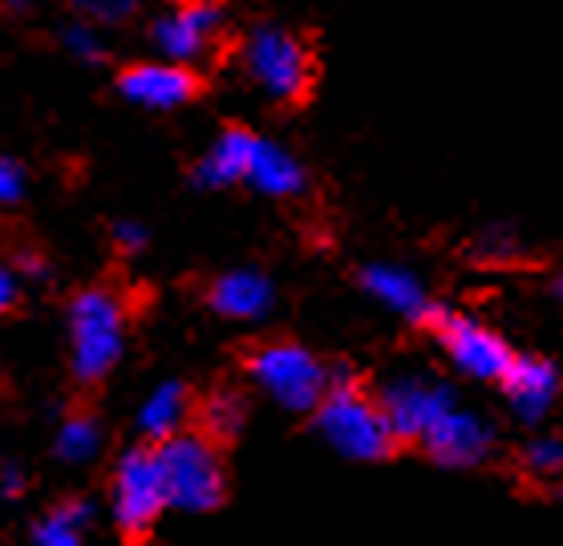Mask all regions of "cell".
<instances>
[{
	"label": "cell",
	"instance_id": "8992f818",
	"mask_svg": "<svg viewBox=\"0 0 563 546\" xmlns=\"http://www.w3.org/2000/svg\"><path fill=\"white\" fill-rule=\"evenodd\" d=\"M110 506H114L118 531L130 538L151 534V526L163 519L167 510V486L158 470V454L151 445H134L126 449L114 466V482H110Z\"/></svg>",
	"mask_w": 563,
	"mask_h": 546
},
{
	"label": "cell",
	"instance_id": "f546056e",
	"mask_svg": "<svg viewBox=\"0 0 563 546\" xmlns=\"http://www.w3.org/2000/svg\"><path fill=\"white\" fill-rule=\"evenodd\" d=\"M4 9H13V13H21V9H29V0H0Z\"/></svg>",
	"mask_w": 563,
	"mask_h": 546
},
{
	"label": "cell",
	"instance_id": "83f0119b",
	"mask_svg": "<svg viewBox=\"0 0 563 546\" xmlns=\"http://www.w3.org/2000/svg\"><path fill=\"white\" fill-rule=\"evenodd\" d=\"M16 276H21V280H45V276H49V264H45L37 252H25L16 259Z\"/></svg>",
	"mask_w": 563,
	"mask_h": 546
},
{
	"label": "cell",
	"instance_id": "ffe728a7",
	"mask_svg": "<svg viewBox=\"0 0 563 546\" xmlns=\"http://www.w3.org/2000/svg\"><path fill=\"white\" fill-rule=\"evenodd\" d=\"M240 421H244V401L235 393H216L207 397L203 405V433L207 437H231V433L240 430Z\"/></svg>",
	"mask_w": 563,
	"mask_h": 546
},
{
	"label": "cell",
	"instance_id": "8fae6325",
	"mask_svg": "<svg viewBox=\"0 0 563 546\" xmlns=\"http://www.w3.org/2000/svg\"><path fill=\"white\" fill-rule=\"evenodd\" d=\"M118 93L130 105L142 110H179L199 93V77L191 74V65L175 62H139L118 74Z\"/></svg>",
	"mask_w": 563,
	"mask_h": 546
},
{
	"label": "cell",
	"instance_id": "7c38bea8",
	"mask_svg": "<svg viewBox=\"0 0 563 546\" xmlns=\"http://www.w3.org/2000/svg\"><path fill=\"white\" fill-rule=\"evenodd\" d=\"M503 397L519 421H539L548 417L555 397H560V369L543 360V356H515L511 369L503 372Z\"/></svg>",
	"mask_w": 563,
	"mask_h": 546
},
{
	"label": "cell",
	"instance_id": "3957f363",
	"mask_svg": "<svg viewBox=\"0 0 563 546\" xmlns=\"http://www.w3.org/2000/svg\"><path fill=\"white\" fill-rule=\"evenodd\" d=\"M158 470L167 486V506L187 514H207L228 494V470L219 458V442L207 433H175L167 442L154 445Z\"/></svg>",
	"mask_w": 563,
	"mask_h": 546
},
{
	"label": "cell",
	"instance_id": "277c9868",
	"mask_svg": "<svg viewBox=\"0 0 563 546\" xmlns=\"http://www.w3.org/2000/svg\"><path fill=\"white\" fill-rule=\"evenodd\" d=\"M247 372L260 393L288 413H312L320 397L329 393V369L296 341H272L256 348L247 360Z\"/></svg>",
	"mask_w": 563,
	"mask_h": 546
},
{
	"label": "cell",
	"instance_id": "e0dca14e",
	"mask_svg": "<svg viewBox=\"0 0 563 546\" xmlns=\"http://www.w3.org/2000/svg\"><path fill=\"white\" fill-rule=\"evenodd\" d=\"M191 413V401H187V385L183 381H163L158 389H151V397L142 401L139 409V430L151 437L154 445L183 433V421Z\"/></svg>",
	"mask_w": 563,
	"mask_h": 546
},
{
	"label": "cell",
	"instance_id": "4dcf8cb0",
	"mask_svg": "<svg viewBox=\"0 0 563 546\" xmlns=\"http://www.w3.org/2000/svg\"><path fill=\"white\" fill-rule=\"evenodd\" d=\"M551 292H555V300H560V304H563V271H560V276H555V288H551Z\"/></svg>",
	"mask_w": 563,
	"mask_h": 546
},
{
	"label": "cell",
	"instance_id": "484cf974",
	"mask_svg": "<svg viewBox=\"0 0 563 546\" xmlns=\"http://www.w3.org/2000/svg\"><path fill=\"white\" fill-rule=\"evenodd\" d=\"M114 247H118V252H126V255L142 252V247H146V227H142V223H134V219H126V223H114Z\"/></svg>",
	"mask_w": 563,
	"mask_h": 546
},
{
	"label": "cell",
	"instance_id": "44dd1931",
	"mask_svg": "<svg viewBox=\"0 0 563 546\" xmlns=\"http://www.w3.org/2000/svg\"><path fill=\"white\" fill-rule=\"evenodd\" d=\"M523 470L531 473V478H563V437L548 433V437L527 442Z\"/></svg>",
	"mask_w": 563,
	"mask_h": 546
},
{
	"label": "cell",
	"instance_id": "2e32d148",
	"mask_svg": "<svg viewBox=\"0 0 563 546\" xmlns=\"http://www.w3.org/2000/svg\"><path fill=\"white\" fill-rule=\"evenodd\" d=\"M305 166H300V158L292 151H284V146H276L268 138H256L244 182H252L268 199H292V194L305 191Z\"/></svg>",
	"mask_w": 563,
	"mask_h": 546
},
{
	"label": "cell",
	"instance_id": "ba28073f",
	"mask_svg": "<svg viewBox=\"0 0 563 546\" xmlns=\"http://www.w3.org/2000/svg\"><path fill=\"white\" fill-rule=\"evenodd\" d=\"M377 405H382L394 442H422V433L459 401H454V389L430 372H397L385 381Z\"/></svg>",
	"mask_w": 563,
	"mask_h": 546
},
{
	"label": "cell",
	"instance_id": "7402d4cb",
	"mask_svg": "<svg viewBox=\"0 0 563 546\" xmlns=\"http://www.w3.org/2000/svg\"><path fill=\"white\" fill-rule=\"evenodd\" d=\"M62 49L74 53L77 62H102L106 41H102V33H98V25H90V21H74V25L62 29Z\"/></svg>",
	"mask_w": 563,
	"mask_h": 546
},
{
	"label": "cell",
	"instance_id": "52a82bcc",
	"mask_svg": "<svg viewBox=\"0 0 563 546\" xmlns=\"http://www.w3.org/2000/svg\"><path fill=\"white\" fill-rule=\"evenodd\" d=\"M430 320H434L442 353H446V360L462 372V377L499 385L503 372L511 369L515 353L507 348V341H503L499 332L487 328L483 320L462 316V312H438V308Z\"/></svg>",
	"mask_w": 563,
	"mask_h": 546
},
{
	"label": "cell",
	"instance_id": "9c48e42d",
	"mask_svg": "<svg viewBox=\"0 0 563 546\" xmlns=\"http://www.w3.org/2000/svg\"><path fill=\"white\" fill-rule=\"evenodd\" d=\"M223 29H228V4L223 0H179L175 9H167L154 21L151 37L154 49L167 62L191 65L216 45Z\"/></svg>",
	"mask_w": 563,
	"mask_h": 546
},
{
	"label": "cell",
	"instance_id": "5b68a950",
	"mask_svg": "<svg viewBox=\"0 0 563 546\" xmlns=\"http://www.w3.org/2000/svg\"><path fill=\"white\" fill-rule=\"evenodd\" d=\"M244 74L268 102H300L312 86V53L292 29L260 25L244 41Z\"/></svg>",
	"mask_w": 563,
	"mask_h": 546
},
{
	"label": "cell",
	"instance_id": "f1b7e54d",
	"mask_svg": "<svg viewBox=\"0 0 563 546\" xmlns=\"http://www.w3.org/2000/svg\"><path fill=\"white\" fill-rule=\"evenodd\" d=\"M0 490H4L9 498H16L21 490H25V473L16 470V466H4V470H0Z\"/></svg>",
	"mask_w": 563,
	"mask_h": 546
},
{
	"label": "cell",
	"instance_id": "603a6c76",
	"mask_svg": "<svg viewBox=\"0 0 563 546\" xmlns=\"http://www.w3.org/2000/svg\"><path fill=\"white\" fill-rule=\"evenodd\" d=\"M69 4L90 25H114V21H126L134 13V0H69Z\"/></svg>",
	"mask_w": 563,
	"mask_h": 546
},
{
	"label": "cell",
	"instance_id": "6da1fadb",
	"mask_svg": "<svg viewBox=\"0 0 563 546\" xmlns=\"http://www.w3.org/2000/svg\"><path fill=\"white\" fill-rule=\"evenodd\" d=\"M317 430L349 461H382L394 449V433L385 425L382 405L353 385L349 372L329 369V393L320 397Z\"/></svg>",
	"mask_w": 563,
	"mask_h": 546
},
{
	"label": "cell",
	"instance_id": "4fadbf2b",
	"mask_svg": "<svg viewBox=\"0 0 563 546\" xmlns=\"http://www.w3.org/2000/svg\"><path fill=\"white\" fill-rule=\"evenodd\" d=\"M361 288L373 296L382 308H389L401 320H430L434 316V300L426 292V283L418 271L401 264H369L361 271Z\"/></svg>",
	"mask_w": 563,
	"mask_h": 546
},
{
	"label": "cell",
	"instance_id": "9a60e30c",
	"mask_svg": "<svg viewBox=\"0 0 563 546\" xmlns=\"http://www.w3.org/2000/svg\"><path fill=\"white\" fill-rule=\"evenodd\" d=\"M252 151H256V134H247L244 126H228L219 134L207 154L195 166V182L199 187H231V182H244L247 163H252Z\"/></svg>",
	"mask_w": 563,
	"mask_h": 546
},
{
	"label": "cell",
	"instance_id": "cb8c5ba5",
	"mask_svg": "<svg viewBox=\"0 0 563 546\" xmlns=\"http://www.w3.org/2000/svg\"><path fill=\"white\" fill-rule=\"evenodd\" d=\"M25 166L16 158H0V207H13L25 199Z\"/></svg>",
	"mask_w": 563,
	"mask_h": 546
},
{
	"label": "cell",
	"instance_id": "5bb4252c",
	"mask_svg": "<svg viewBox=\"0 0 563 546\" xmlns=\"http://www.w3.org/2000/svg\"><path fill=\"white\" fill-rule=\"evenodd\" d=\"M207 304L223 320H264L276 304V288L256 267H235L216 276V283L207 288Z\"/></svg>",
	"mask_w": 563,
	"mask_h": 546
},
{
	"label": "cell",
	"instance_id": "d4e9b609",
	"mask_svg": "<svg viewBox=\"0 0 563 546\" xmlns=\"http://www.w3.org/2000/svg\"><path fill=\"white\" fill-rule=\"evenodd\" d=\"M515 252V239L507 227H490L487 235H478V255L483 259H511Z\"/></svg>",
	"mask_w": 563,
	"mask_h": 546
},
{
	"label": "cell",
	"instance_id": "30bf717a",
	"mask_svg": "<svg viewBox=\"0 0 563 546\" xmlns=\"http://www.w3.org/2000/svg\"><path fill=\"white\" fill-rule=\"evenodd\" d=\"M426 454L438 461V466H450V470H471V466H483L495 449V425H490L483 413L462 405H450L442 417L422 433Z\"/></svg>",
	"mask_w": 563,
	"mask_h": 546
},
{
	"label": "cell",
	"instance_id": "7a4b0ae2",
	"mask_svg": "<svg viewBox=\"0 0 563 546\" xmlns=\"http://www.w3.org/2000/svg\"><path fill=\"white\" fill-rule=\"evenodd\" d=\"M126 348V308L110 288H86L69 304V365L81 385L110 377Z\"/></svg>",
	"mask_w": 563,
	"mask_h": 546
},
{
	"label": "cell",
	"instance_id": "4316f807",
	"mask_svg": "<svg viewBox=\"0 0 563 546\" xmlns=\"http://www.w3.org/2000/svg\"><path fill=\"white\" fill-rule=\"evenodd\" d=\"M16 296H21V276H16V267L0 259V316L16 304Z\"/></svg>",
	"mask_w": 563,
	"mask_h": 546
},
{
	"label": "cell",
	"instance_id": "d6986e66",
	"mask_svg": "<svg viewBox=\"0 0 563 546\" xmlns=\"http://www.w3.org/2000/svg\"><path fill=\"white\" fill-rule=\"evenodd\" d=\"M98 449H102V425L93 413H74V417L62 421V430H57V442H53V454L69 466H86V461L98 458Z\"/></svg>",
	"mask_w": 563,
	"mask_h": 546
},
{
	"label": "cell",
	"instance_id": "ac0fdd59",
	"mask_svg": "<svg viewBox=\"0 0 563 546\" xmlns=\"http://www.w3.org/2000/svg\"><path fill=\"white\" fill-rule=\"evenodd\" d=\"M90 519H93L90 502H86V498H69V502L53 506L49 514L33 526V543L37 546H81Z\"/></svg>",
	"mask_w": 563,
	"mask_h": 546
}]
</instances>
